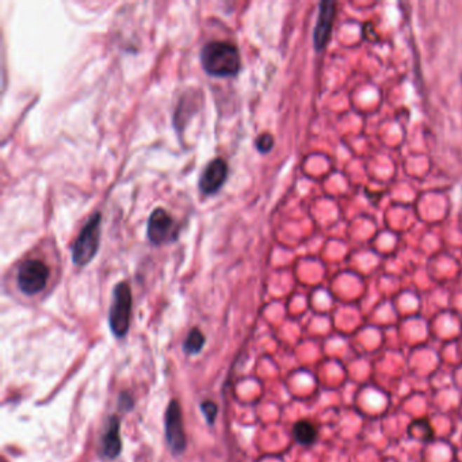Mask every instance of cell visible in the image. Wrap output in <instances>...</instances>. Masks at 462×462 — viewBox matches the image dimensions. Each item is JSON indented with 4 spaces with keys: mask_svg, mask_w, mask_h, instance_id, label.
Segmentation results:
<instances>
[{
    "mask_svg": "<svg viewBox=\"0 0 462 462\" xmlns=\"http://www.w3.org/2000/svg\"><path fill=\"white\" fill-rule=\"evenodd\" d=\"M202 68L206 74L219 78H232L240 71L238 48L226 41H212L201 49Z\"/></svg>",
    "mask_w": 462,
    "mask_h": 462,
    "instance_id": "1",
    "label": "cell"
},
{
    "mask_svg": "<svg viewBox=\"0 0 462 462\" xmlns=\"http://www.w3.org/2000/svg\"><path fill=\"white\" fill-rule=\"evenodd\" d=\"M102 215L95 212L84 224L71 248L72 261L78 266H86L94 259L101 243Z\"/></svg>",
    "mask_w": 462,
    "mask_h": 462,
    "instance_id": "2",
    "label": "cell"
},
{
    "mask_svg": "<svg viewBox=\"0 0 462 462\" xmlns=\"http://www.w3.org/2000/svg\"><path fill=\"white\" fill-rule=\"evenodd\" d=\"M132 315V292L126 282H120L113 290L109 311V324L116 337H125L129 331Z\"/></svg>",
    "mask_w": 462,
    "mask_h": 462,
    "instance_id": "3",
    "label": "cell"
},
{
    "mask_svg": "<svg viewBox=\"0 0 462 462\" xmlns=\"http://www.w3.org/2000/svg\"><path fill=\"white\" fill-rule=\"evenodd\" d=\"M49 276L50 270L45 261L27 259L20 264L17 283L23 294L34 296L45 289Z\"/></svg>",
    "mask_w": 462,
    "mask_h": 462,
    "instance_id": "4",
    "label": "cell"
},
{
    "mask_svg": "<svg viewBox=\"0 0 462 462\" xmlns=\"http://www.w3.org/2000/svg\"><path fill=\"white\" fill-rule=\"evenodd\" d=\"M147 236L155 245H161L167 241L175 240V224L168 212L163 208H156L149 219L147 226Z\"/></svg>",
    "mask_w": 462,
    "mask_h": 462,
    "instance_id": "5",
    "label": "cell"
},
{
    "mask_svg": "<svg viewBox=\"0 0 462 462\" xmlns=\"http://www.w3.org/2000/svg\"><path fill=\"white\" fill-rule=\"evenodd\" d=\"M165 438L172 453L181 454L186 449V434L183 430L181 408L177 400L168 404L165 411Z\"/></svg>",
    "mask_w": 462,
    "mask_h": 462,
    "instance_id": "6",
    "label": "cell"
},
{
    "mask_svg": "<svg viewBox=\"0 0 462 462\" xmlns=\"http://www.w3.org/2000/svg\"><path fill=\"white\" fill-rule=\"evenodd\" d=\"M228 177V164L226 161L217 158L210 161L202 171L198 187L203 196H212L217 193L226 181Z\"/></svg>",
    "mask_w": 462,
    "mask_h": 462,
    "instance_id": "7",
    "label": "cell"
},
{
    "mask_svg": "<svg viewBox=\"0 0 462 462\" xmlns=\"http://www.w3.org/2000/svg\"><path fill=\"white\" fill-rule=\"evenodd\" d=\"M337 14V3L322 1L319 6V18L313 30V45L318 52L322 50L331 37L334 20Z\"/></svg>",
    "mask_w": 462,
    "mask_h": 462,
    "instance_id": "8",
    "label": "cell"
},
{
    "mask_svg": "<svg viewBox=\"0 0 462 462\" xmlns=\"http://www.w3.org/2000/svg\"><path fill=\"white\" fill-rule=\"evenodd\" d=\"M120 426V421L116 416H113L109 422L104 435H103V441H102L103 453L109 458H116L120 456L121 449H122Z\"/></svg>",
    "mask_w": 462,
    "mask_h": 462,
    "instance_id": "9",
    "label": "cell"
},
{
    "mask_svg": "<svg viewBox=\"0 0 462 462\" xmlns=\"http://www.w3.org/2000/svg\"><path fill=\"white\" fill-rule=\"evenodd\" d=\"M293 437L302 446H311L318 440V428L309 421H300L293 427Z\"/></svg>",
    "mask_w": 462,
    "mask_h": 462,
    "instance_id": "10",
    "label": "cell"
},
{
    "mask_svg": "<svg viewBox=\"0 0 462 462\" xmlns=\"http://www.w3.org/2000/svg\"><path fill=\"white\" fill-rule=\"evenodd\" d=\"M203 344H205L203 334L198 328H194L189 332V335L184 341V344H183V348L187 354H197V353L201 351Z\"/></svg>",
    "mask_w": 462,
    "mask_h": 462,
    "instance_id": "11",
    "label": "cell"
},
{
    "mask_svg": "<svg viewBox=\"0 0 462 462\" xmlns=\"http://www.w3.org/2000/svg\"><path fill=\"white\" fill-rule=\"evenodd\" d=\"M201 411L202 414L205 415L208 423L212 424V423L215 422L216 416H217L219 408H217V405L215 402H210V400H206V402H203L201 404Z\"/></svg>",
    "mask_w": 462,
    "mask_h": 462,
    "instance_id": "12",
    "label": "cell"
},
{
    "mask_svg": "<svg viewBox=\"0 0 462 462\" xmlns=\"http://www.w3.org/2000/svg\"><path fill=\"white\" fill-rule=\"evenodd\" d=\"M255 145H257V149L261 152V154H267L273 147H274V139L271 135L269 133H263L261 135L257 141H255Z\"/></svg>",
    "mask_w": 462,
    "mask_h": 462,
    "instance_id": "13",
    "label": "cell"
},
{
    "mask_svg": "<svg viewBox=\"0 0 462 462\" xmlns=\"http://www.w3.org/2000/svg\"><path fill=\"white\" fill-rule=\"evenodd\" d=\"M132 405H133V402H132V398L126 393H122L120 398V407L122 409L128 411V409H132Z\"/></svg>",
    "mask_w": 462,
    "mask_h": 462,
    "instance_id": "14",
    "label": "cell"
}]
</instances>
